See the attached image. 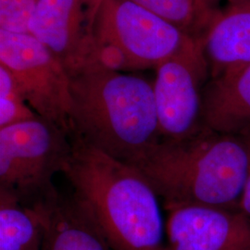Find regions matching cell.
Segmentation results:
<instances>
[{
	"instance_id": "5bb4252c",
	"label": "cell",
	"mask_w": 250,
	"mask_h": 250,
	"mask_svg": "<svg viewBox=\"0 0 250 250\" xmlns=\"http://www.w3.org/2000/svg\"><path fill=\"white\" fill-rule=\"evenodd\" d=\"M177 27L186 35L203 39L221 9L212 0H132Z\"/></svg>"
},
{
	"instance_id": "52a82bcc",
	"label": "cell",
	"mask_w": 250,
	"mask_h": 250,
	"mask_svg": "<svg viewBox=\"0 0 250 250\" xmlns=\"http://www.w3.org/2000/svg\"><path fill=\"white\" fill-rule=\"evenodd\" d=\"M155 70L153 88L161 141L183 140L202 131L203 94L210 78L203 39L190 37Z\"/></svg>"
},
{
	"instance_id": "8992f818",
	"label": "cell",
	"mask_w": 250,
	"mask_h": 250,
	"mask_svg": "<svg viewBox=\"0 0 250 250\" xmlns=\"http://www.w3.org/2000/svg\"><path fill=\"white\" fill-rule=\"evenodd\" d=\"M0 64L36 114L70 134L71 79L59 59L31 34L0 29Z\"/></svg>"
},
{
	"instance_id": "277c9868",
	"label": "cell",
	"mask_w": 250,
	"mask_h": 250,
	"mask_svg": "<svg viewBox=\"0 0 250 250\" xmlns=\"http://www.w3.org/2000/svg\"><path fill=\"white\" fill-rule=\"evenodd\" d=\"M95 36L97 69L114 72L156 69L190 38L132 0H100Z\"/></svg>"
},
{
	"instance_id": "6da1fadb",
	"label": "cell",
	"mask_w": 250,
	"mask_h": 250,
	"mask_svg": "<svg viewBox=\"0 0 250 250\" xmlns=\"http://www.w3.org/2000/svg\"><path fill=\"white\" fill-rule=\"evenodd\" d=\"M63 173L114 250H166L159 196L143 172L70 135Z\"/></svg>"
},
{
	"instance_id": "5b68a950",
	"label": "cell",
	"mask_w": 250,
	"mask_h": 250,
	"mask_svg": "<svg viewBox=\"0 0 250 250\" xmlns=\"http://www.w3.org/2000/svg\"><path fill=\"white\" fill-rule=\"evenodd\" d=\"M71 152L70 134L41 117L0 128V188L29 205L50 200Z\"/></svg>"
},
{
	"instance_id": "9a60e30c",
	"label": "cell",
	"mask_w": 250,
	"mask_h": 250,
	"mask_svg": "<svg viewBox=\"0 0 250 250\" xmlns=\"http://www.w3.org/2000/svg\"><path fill=\"white\" fill-rule=\"evenodd\" d=\"M39 117L29 106L9 69L0 64V128Z\"/></svg>"
},
{
	"instance_id": "9c48e42d",
	"label": "cell",
	"mask_w": 250,
	"mask_h": 250,
	"mask_svg": "<svg viewBox=\"0 0 250 250\" xmlns=\"http://www.w3.org/2000/svg\"><path fill=\"white\" fill-rule=\"evenodd\" d=\"M166 250H250V217L240 209L186 206L169 211Z\"/></svg>"
},
{
	"instance_id": "ac0fdd59",
	"label": "cell",
	"mask_w": 250,
	"mask_h": 250,
	"mask_svg": "<svg viewBox=\"0 0 250 250\" xmlns=\"http://www.w3.org/2000/svg\"><path fill=\"white\" fill-rule=\"evenodd\" d=\"M212 1L217 4V1H218V0H212ZM229 1H230V2H234V1H238V0H229Z\"/></svg>"
},
{
	"instance_id": "7c38bea8",
	"label": "cell",
	"mask_w": 250,
	"mask_h": 250,
	"mask_svg": "<svg viewBox=\"0 0 250 250\" xmlns=\"http://www.w3.org/2000/svg\"><path fill=\"white\" fill-rule=\"evenodd\" d=\"M42 250H114L74 197L60 192L48 203Z\"/></svg>"
},
{
	"instance_id": "7a4b0ae2",
	"label": "cell",
	"mask_w": 250,
	"mask_h": 250,
	"mask_svg": "<svg viewBox=\"0 0 250 250\" xmlns=\"http://www.w3.org/2000/svg\"><path fill=\"white\" fill-rule=\"evenodd\" d=\"M70 79V135L130 165L161 142L153 82L104 69Z\"/></svg>"
},
{
	"instance_id": "4fadbf2b",
	"label": "cell",
	"mask_w": 250,
	"mask_h": 250,
	"mask_svg": "<svg viewBox=\"0 0 250 250\" xmlns=\"http://www.w3.org/2000/svg\"><path fill=\"white\" fill-rule=\"evenodd\" d=\"M50 200L29 205L0 188V250H42Z\"/></svg>"
},
{
	"instance_id": "8fae6325",
	"label": "cell",
	"mask_w": 250,
	"mask_h": 250,
	"mask_svg": "<svg viewBox=\"0 0 250 250\" xmlns=\"http://www.w3.org/2000/svg\"><path fill=\"white\" fill-rule=\"evenodd\" d=\"M204 126L241 135L250 129V65L209 78L203 94Z\"/></svg>"
},
{
	"instance_id": "ba28073f",
	"label": "cell",
	"mask_w": 250,
	"mask_h": 250,
	"mask_svg": "<svg viewBox=\"0 0 250 250\" xmlns=\"http://www.w3.org/2000/svg\"><path fill=\"white\" fill-rule=\"evenodd\" d=\"M100 0H38L28 33L62 63L70 76L97 69L95 25Z\"/></svg>"
},
{
	"instance_id": "30bf717a",
	"label": "cell",
	"mask_w": 250,
	"mask_h": 250,
	"mask_svg": "<svg viewBox=\"0 0 250 250\" xmlns=\"http://www.w3.org/2000/svg\"><path fill=\"white\" fill-rule=\"evenodd\" d=\"M210 78L250 65V0L231 2L203 38Z\"/></svg>"
},
{
	"instance_id": "e0dca14e",
	"label": "cell",
	"mask_w": 250,
	"mask_h": 250,
	"mask_svg": "<svg viewBox=\"0 0 250 250\" xmlns=\"http://www.w3.org/2000/svg\"><path fill=\"white\" fill-rule=\"evenodd\" d=\"M240 136L246 144L249 154V169L240 202V210L250 217V129L246 131Z\"/></svg>"
},
{
	"instance_id": "2e32d148",
	"label": "cell",
	"mask_w": 250,
	"mask_h": 250,
	"mask_svg": "<svg viewBox=\"0 0 250 250\" xmlns=\"http://www.w3.org/2000/svg\"><path fill=\"white\" fill-rule=\"evenodd\" d=\"M38 0H0V29L28 33V22Z\"/></svg>"
},
{
	"instance_id": "3957f363",
	"label": "cell",
	"mask_w": 250,
	"mask_h": 250,
	"mask_svg": "<svg viewBox=\"0 0 250 250\" xmlns=\"http://www.w3.org/2000/svg\"><path fill=\"white\" fill-rule=\"evenodd\" d=\"M134 166L168 211L186 206L240 209L249 154L240 135L205 127L183 140L161 141Z\"/></svg>"
}]
</instances>
